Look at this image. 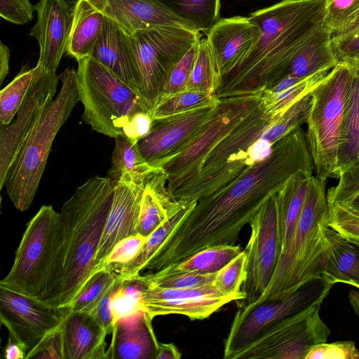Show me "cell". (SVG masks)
Instances as JSON below:
<instances>
[{
  "label": "cell",
  "mask_w": 359,
  "mask_h": 359,
  "mask_svg": "<svg viewBox=\"0 0 359 359\" xmlns=\"http://www.w3.org/2000/svg\"><path fill=\"white\" fill-rule=\"evenodd\" d=\"M219 100L213 94L191 90L161 95L151 114L154 121L161 120L215 104Z\"/></svg>",
  "instance_id": "cell-35"
},
{
  "label": "cell",
  "mask_w": 359,
  "mask_h": 359,
  "mask_svg": "<svg viewBox=\"0 0 359 359\" xmlns=\"http://www.w3.org/2000/svg\"><path fill=\"white\" fill-rule=\"evenodd\" d=\"M201 33L175 27H156L133 34L124 32L135 69L137 89L151 110L161 95L172 69L201 39Z\"/></svg>",
  "instance_id": "cell-8"
},
{
  "label": "cell",
  "mask_w": 359,
  "mask_h": 359,
  "mask_svg": "<svg viewBox=\"0 0 359 359\" xmlns=\"http://www.w3.org/2000/svg\"><path fill=\"white\" fill-rule=\"evenodd\" d=\"M43 66L22 67L19 74L0 92V125H8L16 115L34 78ZM44 69V68H43Z\"/></svg>",
  "instance_id": "cell-37"
},
{
  "label": "cell",
  "mask_w": 359,
  "mask_h": 359,
  "mask_svg": "<svg viewBox=\"0 0 359 359\" xmlns=\"http://www.w3.org/2000/svg\"><path fill=\"white\" fill-rule=\"evenodd\" d=\"M259 36V25L249 16L220 18L206 32L219 80L248 55Z\"/></svg>",
  "instance_id": "cell-20"
},
{
  "label": "cell",
  "mask_w": 359,
  "mask_h": 359,
  "mask_svg": "<svg viewBox=\"0 0 359 359\" xmlns=\"http://www.w3.org/2000/svg\"><path fill=\"white\" fill-rule=\"evenodd\" d=\"M351 72L352 75L345 97L334 175L337 177L351 165L359 161V74L352 70Z\"/></svg>",
  "instance_id": "cell-31"
},
{
  "label": "cell",
  "mask_w": 359,
  "mask_h": 359,
  "mask_svg": "<svg viewBox=\"0 0 359 359\" xmlns=\"http://www.w3.org/2000/svg\"><path fill=\"white\" fill-rule=\"evenodd\" d=\"M311 105V93L304 96L285 111L274 116L261 137L274 143L306 122Z\"/></svg>",
  "instance_id": "cell-41"
},
{
  "label": "cell",
  "mask_w": 359,
  "mask_h": 359,
  "mask_svg": "<svg viewBox=\"0 0 359 359\" xmlns=\"http://www.w3.org/2000/svg\"><path fill=\"white\" fill-rule=\"evenodd\" d=\"M34 11V5L29 0H0V16L14 24L30 22Z\"/></svg>",
  "instance_id": "cell-53"
},
{
  "label": "cell",
  "mask_w": 359,
  "mask_h": 359,
  "mask_svg": "<svg viewBox=\"0 0 359 359\" xmlns=\"http://www.w3.org/2000/svg\"><path fill=\"white\" fill-rule=\"evenodd\" d=\"M339 205L359 215V193L346 203Z\"/></svg>",
  "instance_id": "cell-59"
},
{
  "label": "cell",
  "mask_w": 359,
  "mask_h": 359,
  "mask_svg": "<svg viewBox=\"0 0 359 359\" xmlns=\"http://www.w3.org/2000/svg\"><path fill=\"white\" fill-rule=\"evenodd\" d=\"M321 304L280 320L232 359H305L313 346L326 342L331 334L320 316Z\"/></svg>",
  "instance_id": "cell-13"
},
{
  "label": "cell",
  "mask_w": 359,
  "mask_h": 359,
  "mask_svg": "<svg viewBox=\"0 0 359 359\" xmlns=\"http://www.w3.org/2000/svg\"><path fill=\"white\" fill-rule=\"evenodd\" d=\"M181 353L172 343H159L156 359H180Z\"/></svg>",
  "instance_id": "cell-57"
},
{
  "label": "cell",
  "mask_w": 359,
  "mask_h": 359,
  "mask_svg": "<svg viewBox=\"0 0 359 359\" xmlns=\"http://www.w3.org/2000/svg\"><path fill=\"white\" fill-rule=\"evenodd\" d=\"M25 348L11 337H8L4 348V355L6 359H25Z\"/></svg>",
  "instance_id": "cell-56"
},
{
  "label": "cell",
  "mask_w": 359,
  "mask_h": 359,
  "mask_svg": "<svg viewBox=\"0 0 359 359\" xmlns=\"http://www.w3.org/2000/svg\"><path fill=\"white\" fill-rule=\"evenodd\" d=\"M144 184L135 182L127 174L116 180L112 205L95 257V271L100 269L116 243L137 233Z\"/></svg>",
  "instance_id": "cell-19"
},
{
  "label": "cell",
  "mask_w": 359,
  "mask_h": 359,
  "mask_svg": "<svg viewBox=\"0 0 359 359\" xmlns=\"http://www.w3.org/2000/svg\"><path fill=\"white\" fill-rule=\"evenodd\" d=\"M128 34L156 27L198 31L176 15L161 0H88Z\"/></svg>",
  "instance_id": "cell-21"
},
{
  "label": "cell",
  "mask_w": 359,
  "mask_h": 359,
  "mask_svg": "<svg viewBox=\"0 0 359 359\" xmlns=\"http://www.w3.org/2000/svg\"><path fill=\"white\" fill-rule=\"evenodd\" d=\"M196 203V202H182L177 210L147 238L137 255L123 267L116 276L121 280H131L137 277L167 238L192 210Z\"/></svg>",
  "instance_id": "cell-32"
},
{
  "label": "cell",
  "mask_w": 359,
  "mask_h": 359,
  "mask_svg": "<svg viewBox=\"0 0 359 359\" xmlns=\"http://www.w3.org/2000/svg\"><path fill=\"white\" fill-rule=\"evenodd\" d=\"M337 185L327 192L328 205H343L359 193V161L338 176Z\"/></svg>",
  "instance_id": "cell-48"
},
{
  "label": "cell",
  "mask_w": 359,
  "mask_h": 359,
  "mask_svg": "<svg viewBox=\"0 0 359 359\" xmlns=\"http://www.w3.org/2000/svg\"><path fill=\"white\" fill-rule=\"evenodd\" d=\"M359 15V0H324L323 26L331 33L348 26Z\"/></svg>",
  "instance_id": "cell-43"
},
{
  "label": "cell",
  "mask_w": 359,
  "mask_h": 359,
  "mask_svg": "<svg viewBox=\"0 0 359 359\" xmlns=\"http://www.w3.org/2000/svg\"><path fill=\"white\" fill-rule=\"evenodd\" d=\"M260 99L261 93L219 99L199 133L160 168L166 175L169 194L197 175L208 154L258 108Z\"/></svg>",
  "instance_id": "cell-9"
},
{
  "label": "cell",
  "mask_w": 359,
  "mask_h": 359,
  "mask_svg": "<svg viewBox=\"0 0 359 359\" xmlns=\"http://www.w3.org/2000/svg\"><path fill=\"white\" fill-rule=\"evenodd\" d=\"M273 118L266 112L260 100L258 108L222 139L204 159L194 177L196 188L203 194H212L255 165L248 156V149L260 138Z\"/></svg>",
  "instance_id": "cell-12"
},
{
  "label": "cell",
  "mask_w": 359,
  "mask_h": 359,
  "mask_svg": "<svg viewBox=\"0 0 359 359\" xmlns=\"http://www.w3.org/2000/svg\"><path fill=\"white\" fill-rule=\"evenodd\" d=\"M326 180L312 175L290 248L278 260L265 291L254 302L285 298L318 277L323 232L329 220Z\"/></svg>",
  "instance_id": "cell-5"
},
{
  "label": "cell",
  "mask_w": 359,
  "mask_h": 359,
  "mask_svg": "<svg viewBox=\"0 0 359 359\" xmlns=\"http://www.w3.org/2000/svg\"><path fill=\"white\" fill-rule=\"evenodd\" d=\"M182 202L175 201L167 190V177L161 168L151 172L144 184L137 233L147 238L160 226Z\"/></svg>",
  "instance_id": "cell-26"
},
{
  "label": "cell",
  "mask_w": 359,
  "mask_h": 359,
  "mask_svg": "<svg viewBox=\"0 0 359 359\" xmlns=\"http://www.w3.org/2000/svg\"><path fill=\"white\" fill-rule=\"evenodd\" d=\"M68 309L0 286V319L27 355L62 323Z\"/></svg>",
  "instance_id": "cell-15"
},
{
  "label": "cell",
  "mask_w": 359,
  "mask_h": 359,
  "mask_svg": "<svg viewBox=\"0 0 359 359\" xmlns=\"http://www.w3.org/2000/svg\"><path fill=\"white\" fill-rule=\"evenodd\" d=\"M105 15L88 0H78L72 8L65 53L76 60L90 56L101 34Z\"/></svg>",
  "instance_id": "cell-28"
},
{
  "label": "cell",
  "mask_w": 359,
  "mask_h": 359,
  "mask_svg": "<svg viewBox=\"0 0 359 359\" xmlns=\"http://www.w3.org/2000/svg\"><path fill=\"white\" fill-rule=\"evenodd\" d=\"M324 249L318 268V276L334 285L341 283L359 289V245L326 226Z\"/></svg>",
  "instance_id": "cell-25"
},
{
  "label": "cell",
  "mask_w": 359,
  "mask_h": 359,
  "mask_svg": "<svg viewBox=\"0 0 359 359\" xmlns=\"http://www.w3.org/2000/svg\"><path fill=\"white\" fill-rule=\"evenodd\" d=\"M59 212L43 205L27 223L8 273L0 286L42 299L50 266Z\"/></svg>",
  "instance_id": "cell-10"
},
{
  "label": "cell",
  "mask_w": 359,
  "mask_h": 359,
  "mask_svg": "<svg viewBox=\"0 0 359 359\" xmlns=\"http://www.w3.org/2000/svg\"><path fill=\"white\" fill-rule=\"evenodd\" d=\"M117 281L118 278L89 312L97 323L107 331L108 334L111 333L114 326L111 309V297Z\"/></svg>",
  "instance_id": "cell-54"
},
{
  "label": "cell",
  "mask_w": 359,
  "mask_h": 359,
  "mask_svg": "<svg viewBox=\"0 0 359 359\" xmlns=\"http://www.w3.org/2000/svg\"><path fill=\"white\" fill-rule=\"evenodd\" d=\"M116 278L114 273L105 268L95 271L82 287L68 310L89 313Z\"/></svg>",
  "instance_id": "cell-42"
},
{
  "label": "cell",
  "mask_w": 359,
  "mask_h": 359,
  "mask_svg": "<svg viewBox=\"0 0 359 359\" xmlns=\"http://www.w3.org/2000/svg\"><path fill=\"white\" fill-rule=\"evenodd\" d=\"M213 273H180L170 276L143 275L134 279L143 283L146 287L150 285L170 288L197 287L210 284L215 278Z\"/></svg>",
  "instance_id": "cell-47"
},
{
  "label": "cell",
  "mask_w": 359,
  "mask_h": 359,
  "mask_svg": "<svg viewBox=\"0 0 359 359\" xmlns=\"http://www.w3.org/2000/svg\"><path fill=\"white\" fill-rule=\"evenodd\" d=\"M10 50L1 42L0 44V83L2 84L9 70Z\"/></svg>",
  "instance_id": "cell-58"
},
{
  "label": "cell",
  "mask_w": 359,
  "mask_h": 359,
  "mask_svg": "<svg viewBox=\"0 0 359 359\" xmlns=\"http://www.w3.org/2000/svg\"><path fill=\"white\" fill-rule=\"evenodd\" d=\"M34 8L37 20L29 35L39 46L38 62L46 71L56 73L66 50L72 10L60 0H39Z\"/></svg>",
  "instance_id": "cell-22"
},
{
  "label": "cell",
  "mask_w": 359,
  "mask_h": 359,
  "mask_svg": "<svg viewBox=\"0 0 359 359\" xmlns=\"http://www.w3.org/2000/svg\"><path fill=\"white\" fill-rule=\"evenodd\" d=\"M337 64L332 46V34L321 23L295 54L287 76L303 79L318 72L331 69Z\"/></svg>",
  "instance_id": "cell-29"
},
{
  "label": "cell",
  "mask_w": 359,
  "mask_h": 359,
  "mask_svg": "<svg viewBox=\"0 0 359 359\" xmlns=\"http://www.w3.org/2000/svg\"><path fill=\"white\" fill-rule=\"evenodd\" d=\"M157 168L149 165L142 157L137 142L124 135L115 138V147L111 156V165L108 177L118 180L123 175H129L136 183H143L147 177Z\"/></svg>",
  "instance_id": "cell-34"
},
{
  "label": "cell",
  "mask_w": 359,
  "mask_h": 359,
  "mask_svg": "<svg viewBox=\"0 0 359 359\" xmlns=\"http://www.w3.org/2000/svg\"><path fill=\"white\" fill-rule=\"evenodd\" d=\"M352 72L338 63L312 91L307 117V142L316 176L334 177L346 91Z\"/></svg>",
  "instance_id": "cell-7"
},
{
  "label": "cell",
  "mask_w": 359,
  "mask_h": 359,
  "mask_svg": "<svg viewBox=\"0 0 359 359\" xmlns=\"http://www.w3.org/2000/svg\"><path fill=\"white\" fill-rule=\"evenodd\" d=\"M346 65H348L353 72L359 74V63H350Z\"/></svg>",
  "instance_id": "cell-62"
},
{
  "label": "cell",
  "mask_w": 359,
  "mask_h": 359,
  "mask_svg": "<svg viewBox=\"0 0 359 359\" xmlns=\"http://www.w3.org/2000/svg\"><path fill=\"white\" fill-rule=\"evenodd\" d=\"M62 88L51 97L21 144L6 177L7 194L19 211L31 205L56 135L80 100L77 72L67 69L59 76Z\"/></svg>",
  "instance_id": "cell-4"
},
{
  "label": "cell",
  "mask_w": 359,
  "mask_h": 359,
  "mask_svg": "<svg viewBox=\"0 0 359 359\" xmlns=\"http://www.w3.org/2000/svg\"><path fill=\"white\" fill-rule=\"evenodd\" d=\"M146 239L139 233L122 239L111 250L100 269L105 268L116 276L137 255Z\"/></svg>",
  "instance_id": "cell-46"
},
{
  "label": "cell",
  "mask_w": 359,
  "mask_h": 359,
  "mask_svg": "<svg viewBox=\"0 0 359 359\" xmlns=\"http://www.w3.org/2000/svg\"><path fill=\"white\" fill-rule=\"evenodd\" d=\"M63 2L67 6L72 10L74 4L78 0H60Z\"/></svg>",
  "instance_id": "cell-61"
},
{
  "label": "cell",
  "mask_w": 359,
  "mask_h": 359,
  "mask_svg": "<svg viewBox=\"0 0 359 359\" xmlns=\"http://www.w3.org/2000/svg\"><path fill=\"white\" fill-rule=\"evenodd\" d=\"M324 0H281L248 16L260 36L248 55L222 76L215 92L218 99L255 95L288 74L295 54L322 23Z\"/></svg>",
  "instance_id": "cell-3"
},
{
  "label": "cell",
  "mask_w": 359,
  "mask_h": 359,
  "mask_svg": "<svg viewBox=\"0 0 359 359\" xmlns=\"http://www.w3.org/2000/svg\"><path fill=\"white\" fill-rule=\"evenodd\" d=\"M348 299L353 311L359 318V292L351 290L348 293Z\"/></svg>",
  "instance_id": "cell-60"
},
{
  "label": "cell",
  "mask_w": 359,
  "mask_h": 359,
  "mask_svg": "<svg viewBox=\"0 0 359 359\" xmlns=\"http://www.w3.org/2000/svg\"><path fill=\"white\" fill-rule=\"evenodd\" d=\"M153 123L151 112H137L123 126V135L133 141L138 142L150 133Z\"/></svg>",
  "instance_id": "cell-55"
},
{
  "label": "cell",
  "mask_w": 359,
  "mask_h": 359,
  "mask_svg": "<svg viewBox=\"0 0 359 359\" xmlns=\"http://www.w3.org/2000/svg\"><path fill=\"white\" fill-rule=\"evenodd\" d=\"M251 234L244 250L245 280L241 291L246 297L239 307L255 302L265 291L281 253L277 194L271 196L250 222Z\"/></svg>",
  "instance_id": "cell-14"
},
{
  "label": "cell",
  "mask_w": 359,
  "mask_h": 359,
  "mask_svg": "<svg viewBox=\"0 0 359 359\" xmlns=\"http://www.w3.org/2000/svg\"><path fill=\"white\" fill-rule=\"evenodd\" d=\"M116 180L93 176L61 208L42 302L68 309L95 268Z\"/></svg>",
  "instance_id": "cell-2"
},
{
  "label": "cell",
  "mask_w": 359,
  "mask_h": 359,
  "mask_svg": "<svg viewBox=\"0 0 359 359\" xmlns=\"http://www.w3.org/2000/svg\"><path fill=\"white\" fill-rule=\"evenodd\" d=\"M199 41L186 53L172 69L165 83L161 95H170L186 90L196 57Z\"/></svg>",
  "instance_id": "cell-49"
},
{
  "label": "cell",
  "mask_w": 359,
  "mask_h": 359,
  "mask_svg": "<svg viewBox=\"0 0 359 359\" xmlns=\"http://www.w3.org/2000/svg\"><path fill=\"white\" fill-rule=\"evenodd\" d=\"M312 175L299 172L277 193L281 239L279 259L286 255L292 244Z\"/></svg>",
  "instance_id": "cell-30"
},
{
  "label": "cell",
  "mask_w": 359,
  "mask_h": 359,
  "mask_svg": "<svg viewBox=\"0 0 359 359\" xmlns=\"http://www.w3.org/2000/svg\"><path fill=\"white\" fill-rule=\"evenodd\" d=\"M245 263L246 255L243 250L216 273L213 285L226 296L242 293L241 287L246 277Z\"/></svg>",
  "instance_id": "cell-44"
},
{
  "label": "cell",
  "mask_w": 359,
  "mask_h": 359,
  "mask_svg": "<svg viewBox=\"0 0 359 359\" xmlns=\"http://www.w3.org/2000/svg\"><path fill=\"white\" fill-rule=\"evenodd\" d=\"M332 69H325L309 76L276 96L264 97L261 95V102L266 112L273 116L280 114L304 96L311 93Z\"/></svg>",
  "instance_id": "cell-40"
},
{
  "label": "cell",
  "mask_w": 359,
  "mask_h": 359,
  "mask_svg": "<svg viewBox=\"0 0 359 359\" xmlns=\"http://www.w3.org/2000/svg\"><path fill=\"white\" fill-rule=\"evenodd\" d=\"M328 226L348 241L359 245V215L339 205L329 206Z\"/></svg>",
  "instance_id": "cell-50"
},
{
  "label": "cell",
  "mask_w": 359,
  "mask_h": 359,
  "mask_svg": "<svg viewBox=\"0 0 359 359\" xmlns=\"http://www.w3.org/2000/svg\"><path fill=\"white\" fill-rule=\"evenodd\" d=\"M62 324L30 351L25 359H65Z\"/></svg>",
  "instance_id": "cell-52"
},
{
  "label": "cell",
  "mask_w": 359,
  "mask_h": 359,
  "mask_svg": "<svg viewBox=\"0 0 359 359\" xmlns=\"http://www.w3.org/2000/svg\"><path fill=\"white\" fill-rule=\"evenodd\" d=\"M146 312L116 322L107 359H156L158 344Z\"/></svg>",
  "instance_id": "cell-23"
},
{
  "label": "cell",
  "mask_w": 359,
  "mask_h": 359,
  "mask_svg": "<svg viewBox=\"0 0 359 359\" xmlns=\"http://www.w3.org/2000/svg\"><path fill=\"white\" fill-rule=\"evenodd\" d=\"M218 82L219 75L210 46L207 39L202 37L186 90L215 95Z\"/></svg>",
  "instance_id": "cell-39"
},
{
  "label": "cell",
  "mask_w": 359,
  "mask_h": 359,
  "mask_svg": "<svg viewBox=\"0 0 359 359\" xmlns=\"http://www.w3.org/2000/svg\"><path fill=\"white\" fill-rule=\"evenodd\" d=\"M217 104L154 121L150 133L137 142L138 149L146 162L153 168H159L182 151L209 120Z\"/></svg>",
  "instance_id": "cell-18"
},
{
  "label": "cell",
  "mask_w": 359,
  "mask_h": 359,
  "mask_svg": "<svg viewBox=\"0 0 359 359\" xmlns=\"http://www.w3.org/2000/svg\"><path fill=\"white\" fill-rule=\"evenodd\" d=\"M239 294H222L212 283L197 287L170 288L147 286L142 295L143 310L153 320L159 316L182 315L190 320H203L210 317L223 306L232 301L245 299Z\"/></svg>",
  "instance_id": "cell-16"
},
{
  "label": "cell",
  "mask_w": 359,
  "mask_h": 359,
  "mask_svg": "<svg viewBox=\"0 0 359 359\" xmlns=\"http://www.w3.org/2000/svg\"><path fill=\"white\" fill-rule=\"evenodd\" d=\"M332 286L323 278L316 277L285 298L240 306L224 341L223 358L232 359L236 353L280 320L323 302Z\"/></svg>",
  "instance_id": "cell-11"
},
{
  "label": "cell",
  "mask_w": 359,
  "mask_h": 359,
  "mask_svg": "<svg viewBox=\"0 0 359 359\" xmlns=\"http://www.w3.org/2000/svg\"><path fill=\"white\" fill-rule=\"evenodd\" d=\"M313 169L306 132L299 127L274 142L268 158L198 200L167 238L170 252L182 261L207 248L234 245L271 196L297 173L313 175Z\"/></svg>",
  "instance_id": "cell-1"
},
{
  "label": "cell",
  "mask_w": 359,
  "mask_h": 359,
  "mask_svg": "<svg viewBox=\"0 0 359 359\" xmlns=\"http://www.w3.org/2000/svg\"><path fill=\"white\" fill-rule=\"evenodd\" d=\"M76 61L82 118L93 130L116 138L135 114L151 112L136 88L91 56Z\"/></svg>",
  "instance_id": "cell-6"
},
{
  "label": "cell",
  "mask_w": 359,
  "mask_h": 359,
  "mask_svg": "<svg viewBox=\"0 0 359 359\" xmlns=\"http://www.w3.org/2000/svg\"><path fill=\"white\" fill-rule=\"evenodd\" d=\"M62 327L65 359H107L108 333L88 312L68 310Z\"/></svg>",
  "instance_id": "cell-24"
},
{
  "label": "cell",
  "mask_w": 359,
  "mask_h": 359,
  "mask_svg": "<svg viewBox=\"0 0 359 359\" xmlns=\"http://www.w3.org/2000/svg\"><path fill=\"white\" fill-rule=\"evenodd\" d=\"M332 46L338 63H359V15L348 26L332 34Z\"/></svg>",
  "instance_id": "cell-45"
},
{
  "label": "cell",
  "mask_w": 359,
  "mask_h": 359,
  "mask_svg": "<svg viewBox=\"0 0 359 359\" xmlns=\"http://www.w3.org/2000/svg\"><path fill=\"white\" fill-rule=\"evenodd\" d=\"M60 77L43 68L36 75L17 114L8 125H0V189L21 144L34 127L48 100L54 97Z\"/></svg>",
  "instance_id": "cell-17"
},
{
  "label": "cell",
  "mask_w": 359,
  "mask_h": 359,
  "mask_svg": "<svg viewBox=\"0 0 359 359\" xmlns=\"http://www.w3.org/2000/svg\"><path fill=\"white\" fill-rule=\"evenodd\" d=\"M90 56L137 89L135 69L124 32L115 22L107 16Z\"/></svg>",
  "instance_id": "cell-27"
},
{
  "label": "cell",
  "mask_w": 359,
  "mask_h": 359,
  "mask_svg": "<svg viewBox=\"0 0 359 359\" xmlns=\"http://www.w3.org/2000/svg\"><path fill=\"white\" fill-rule=\"evenodd\" d=\"M146 285L137 280H121L118 278L111 297V309L114 325L144 311L142 295Z\"/></svg>",
  "instance_id": "cell-38"
},
{
  "label": "cell",
  "mask_w": 359,
  "mask_h": 359,
  "mask_svg": "<svg viewBox=\"0 0 359 359\" xmlns=\"http://www.w3.org/2000/svg\"><path fill=\"white\" fill-rule=\"evenodd\" d=\"M305 359H359V350L352 341H326L313 346Z\"/></svg>",
  "instance_id": "cell-51"
},
{
  "label": "cell",
  "mask_w": 359,
  "mask_h": 359,
  "mask_svg": "<svg viewBox=\"0 0 359 359\" xmlns=\"http://www.w3.org/2000/svg\"><path fill=\"white\" fill-rule=\"evenodd\" d=\"M241 252V250L238 245H221L212 246L200 250L177 264L144 275L163 276L180 273L205 274L217 273L239 255Z\"/></svg>",
  "instance_id": "cell-33"
},
{
  "label": "cell",
  "mask_w": 359,
  "mask_h": 359,
  "mask_svg": "<svg viewBox=\"0 0 359 359\" xmlns=\"http://www.w3.org/2000/svg\"><path fill=\"white\" fill-rule=\"evenodd\" d=\"M161 1L201 32H207L220 19L221 0Z\"/></svg>",
  "instance_id": "cell-36"
}]
</instances>
